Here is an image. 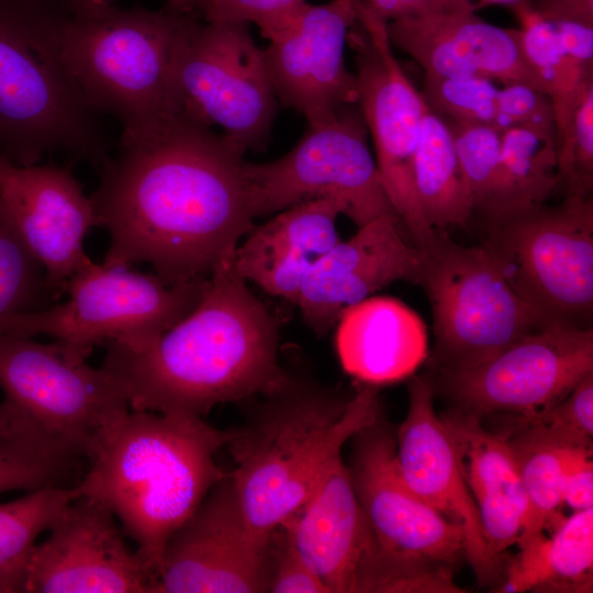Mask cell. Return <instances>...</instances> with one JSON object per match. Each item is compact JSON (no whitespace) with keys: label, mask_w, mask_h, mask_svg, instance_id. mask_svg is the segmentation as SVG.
<instances>
[{"label":"cell","mask_w":593,"mask_h":593,"mask_svg":"<svg viewBox=\"0 0 593 593\" xmlns=\"http://www.w3.org/2000/svg\"><path fill=\"white\" fill-rule=\"evenodd\" d=\"M305 0H165V8L208 23H254L268 41L286 29Z\"/></svg>","instance_id":"obj_38"},{"label":"cell","mask_w":593,"mask_h":593,"mask_svg":"<svg viewBox=\"0 0 593 593\" xmlns=\"http://www.w3.org/2000/svg\"><path fill=\"white\" fill-rule=\"evenodd\" d=\"M48 532L31 553L24 593H156V575L104 505L78 497Z\"/></svg>","instance_id":"obj_18"},{"label":"cell","mask_w":593,"mask_h":593,"mask_svg":"<svg viewBox=\"0 0 593 593\" xmlns=\"http://www.w3.org/2000/svg\"><path fill=\"white\" fill-rule=\"evenodd\" d=\"M564 52L582 68L593 71V25L551 21Z\"/></svg>","instance_id":"obj_43"},{"label":"cell","mask_w":593,"mask_h":593,"mask_svg":"<svg viewBox=\"0 0 593 593\" xmlns=\"http://www.w3.org/2000/svg\"><path fill=\"white\" fill-rule=\"evenodd\" d=\"M346 210L340 198L323 197L275 213L238 244L235 271L267 294L296 305L307 273L340 240L336 221Z\"/></svg>","instance_id":"obj_24"},{"label":"cell","mask_w":593,"mask_h":593,"mask_svg":"<svg viewBox=\"0 0 593 593\" xmlns=\"http://www.w3.org/2000/svg\"><path fill=\"white\" fill-rule=\"evenodd\" d=\"M89 355L56 340L41 344L0 331L4 400L38 429L86 459L101 430L128 411L122 387Z\"/></svg>","instance_id":"obj_12"},{"label":"cell","mask_w":593,"mask_h":593,"mask_svg":"<svg viewBox=\"0 0 593 593\" xmlns=\"http://www.w3.org/2000/svg\"><path fill=\"white\" fill-rule=\"evenodd\" d=\"M456 153L473 203V214L483 217L503 206L501 163L502 131L489 125H463L447 122Z\"/></svg>","instance_id":"obj_35"},{"label":"cell","mask_w":593,"mask_h":593,"mask_svg":"<svg viewBox=\"0 0 593 593\" xmlns=\"http://www.w3.org/2000/svg\"><path fill=\"white\" fill-rule=\"evenodd\" d=\"M547 21H569L593 25V0H523Z\"/></svg>","instance_id":"obj_44"},{"label":"cell","mask_w":593,"mask_h":593,"mask_svg":"<svg viewBox=\"0 0 593 593\" xmlns=\"http://www.w3.org/2000/svg\"><path fill=\"white\" fill-rule=\"evenodd\" d=\"M407 390L409 411L395 435L400 471L413 492L462 529L465 558L479 585L500 583L503 562L488 547L451 435L435 411L433 382L414 377Z\"/></svg>","instance_id":"obj_20"},{"label":"cell","mask_w":593,"mask_h":593,"mask_svg":"<svg viewBox=\"0 0 593 593\" xmlns=\"http://www.w3.org/2000/svg\"><path fill=\"white\" fill-rule=\"evenodd\" d=\"M231 435L199 416L127 411L96 438L76 492L113 513L157 579L169 538L230 474L215 455Z\"/></svg>","instance_id":"obj_3"},{"label":"cell","mask_w":593,"mask_h":593,"mask_svg":"<svg viewBox=\"0 0 593 593\" xmlns=\"http://www.w3.org/2000/svg\"><path fill=\"white\" fill-rule=\"evenodd\" d=\"M557 149L558 188H562L564 194L592 195L593 85L584 93Z\"/></svg>","instance_id":"obj_39"},{"label":"cell","mask_w":593,"mask_h":593,"mask_svg":"<svg viewBox=\"0 0 593 593\" xmlns=\"http://www.w3.org/2000/svg\"><path fill=\"white\" fill-rule=\"evenodd\" d=\"M260 396L225 447L245 516L268 536L305 503L343 446L379 418L380 400L376 385L359 382L348 394L291 373Z\"/></svg>","instance_id":"obj_4"},{"label":"cell","mask_w":593,"mask_h":593,"mask_svg":"<svg viewBox=\"0 0 593 593\" xmlns=\"http://www.w3.org/2000/svg\"><path fill=\"white\" fill-rule=\"evenodd\" d=\"M356 1H365V0H356Z\"/></svg>","instance_id":"obj_50"},{"label":"cell","mask_w":593,"mask_h":593,"mask_svg":"<svg viewBox=\"0 0 593 593\" xmlns=\"http://www.w3.org/2000/svg\"><path fill=\"white\" fill-rule=\"evenodd\" d=\"M508 443L516 459L528 501V515L518 538L548 532L564 516L562 482L572 448H566L519 433H499Z\"/></svg>","instance_id":"obj_33"},{"label":"cell","mask_w":593,"mask_h":593,"mask_svg":"<svg viewBox=\"0 0 593 593\" xmlns=\"http://www.w3.org/2000/svg\"><path fill=\"white\" fill-rule=\"evenodd\" d=\"M268 561V592L328 593L281 525L269 534Z\"/></svg>","instance_id":"obj_40"},{"label":"cell","mask_w":593,"mask_h":593,"mask_svg":"<svg viewBox=\"0 0 593 593\" xmlns=\"http://www.w3.org/2000/svg\"><path fill=\"white\" fill-rule=\"evenodd\" d=\"M501 163L504 199L500 211L546 202L558 189L556 132L526 126L502 131Z\"/></svg>","instance_id":"obj_31"},{"label":"cell","mask_w":593,"mask_h":593,"mask_svg":"<svg viewBox=\"0 0 593 593\" xmlns=\"http://www.w3.org/2000/svg\"><path fill=\"white\" fill-rule=\"evenodd\" d=\"M593 373V328L544 327L474 367L437 370L434 388L452 409L483 416L528 415L564 398Z\"/></svg>","instance_id":"obj_15"},{"label":"cell","mask_w":593,"mask_h":593,"mask_svg":"<svg viewBox=\"0 0 593 593\" xmlns=\"http://www.w3.org/2000/svg\"><path fill=\"white\" fill-rule=\"evenodd\" d=\"M57 300L43 264L0 200V317L42 311Z\"/></svg>","instance_id":"obj_34"},{"label":"cell","mask_w":593,"mask_h":593,"mask_svg":"<svg viewBox=\"0 0 593 593\" xmlns=\"http://www.w3.org/2000/svg\"><path fill=\"white\" fill-rule=\"evenodd\" d=\"M76 499L75 486L54 485L0 504V593H24L26 568L36 538Z\"/></svg>","instance_id":"obj_30"},{"label":"cell","mask_w":593,"mask_h":593,"mask_svg":"<svg viewBox=\"0 0 593 593\" xmlns=\"http://www.w3.org/2000/svg\"><path fill=\"white\" fill-rule=\"evenodd\" d=\"M447 9L471 10L469 0H445Z\"/></svg>","instance_id":"obj_49"},{"label":"cell","mask_w":593,"mask_h":593,"mask_svg":"<svg viewBox=\"0 0 593 593\" xmlns=\"http://www.w3.org/2000/svg\"><path fill=\"white\" fill-rule=\"evenodd\" d=\"M511 415L513 426L503 433H519L566 448L592 450L593 373L550 406L528 415Z\"/></svg>","instance_id":"obj_36"},{"label":"cell","mask_w":593,"mask_h":593,"mask_svg":"<svg viewBox=\"0 0 593 593\" xmlns=\"http://www.w3.org/2000/svg\"><path fill=\"white\" fill-rule=\"evenodd\" d=\"M592 450L574 449L564 468L562 482L563 503L573 512L593 507Z\"/></svg>","instance_id":"obj_42"},{"label":"cell","mask_w":593,"mask_h":593,"mask_svg":"<svg viewBox=\"0 0 593 593\" xmlns=\"http://www.w3.org/2000/svg\"><path fill=\"white\" fill-rule=\"evenodd\" d=\"M335 346L346 373L384 385L411 377L428 357L419 315L391 296H369L347 307L336 323Z\"/></svg>","instance_id":"obj_26"},{"label":"cell","mask_w":593,"mask_h":593,"mask_svg":"<svg viewBox=\"0 0 593 593\" xmlns=\"http://www.w3.org/2000/svg\"><path fill=\"white\" fill-rule=\"evenodd\" d=\"M522 0H469L470 8L472 11H477L483 7L492 5V4H502V5H508L512 7L516 3H518Z\"/></svg>","instance_id":"obj_48"},{"label":"cell","mask_w":593,"mask_h":593,"mask_svg":"<svg viewBox=\"0 0 593 593\" xmlns=\"http://www.w3.org/2000/svg\"><path fill=\"white\" fill-rule=\"evenodd\" d=\"M25 421V417L9 402L3 400L0 403V436L10 434Z\"/></svg>","instance_id":"obj_46"},{"label":"cell","mask_w":593,"mask_h":593,"mask_svg":"<svg viewBox=\"0 0 593 593\" xmlns=\"http://www.w3.org/2000/svg\"><path fill=\"white\" fill-rule=\"evenodd\" d=\"M246 282L225 264L205 280L195 309L153 345H105L102 368L122 387L128 407L202 417L287 381L279 322Z\"/></svg>","instance_id":"obj_2"},{"label":"cell","mask_w":593,"mask_h":593,"mask_svg":"<svg viewBox=\"0 0 593 593\" xmlns=\"http://www.w3.org/2000/svg\"><path fill=\"white\" fill-rule=\"evenodd\" d=\"M356 20V0L306 3L264 49L277 99L307 124L324 123L358 102L356 76L345 61V44Z\"/></svg>","instance_id":"obj_19"},{"label":"cell","mask_w":593,"mask_h":593,"mask_svg":"<svg viewBox=\"0 0 593 593\" xmlns=\"http://www.w3.org/2000/svg\"><path fill=\"white\" fill-rule=\"evenodd\" d=\"M423 82L426 104L445 121L497 128L499 87L493 80L424 74Z\"/></svg>","instance_id":"obj_37"},{"label":"cell","mask_w":593,"mask_h":593,"mask_svg":"<svg viewBox=\"0 0 593 593\" xmlns=\"http://www.w3.org/2000/svg\"><path fill=\"white\" fill-rule=\"evenodd\" d=\"M206 279L167 284L154 273L90 261L67 281V301L2 316L0 331L48 335L88 355L109 343L142 350L195 309Z\"/></svg>","instance_id":"obj_9"},{"label":"cell","mask_w":593,"mask_h":593,"mask_svg":"<svg viewBox=\"0 0 593 593\" xmlns=\"http://www.w3.org/2000/svg\"><path fill=\"white\" fill-rule=\"evenodd\" d=\"M513 126L556 132L549 97L524 83L502 85L497 92V128L504 131Z\"/></svg>","instance_id":"obj_41"},{"label":"cell","mask_w":593,"mask_h":593,"mask_svg":"<svg viewBox=\"0 0 593 593\" xmlns=\"http://www.w3.org/2000/svg\"><path fill=\"white\" fill-rule=\"evenodd\" d=\"M404 230L395 213L380 215L340 239L311 269L296 306L315 335L325 336L347 307L376 291L396 281L417 282L421 253Z\"/></svg>","instance_id":"obj_22"},{"label":"cell","mask_w":593,"mask_h":593,"mask_svg":"<svg viewBox=\"0 0 593 593\" xmlns=\"http://www.w3.org/2000/svg\"><path fill=\"white\" fill-rule=\"evenodd\" d=\"M71 13L112 5L114 0H54Z\"/></svg>","instance_id":"obj_47"},{"label":"cell","mask_w":593,"mask_h":593,"mask_svg":"<svg viewBox=\"0 0 593 593\" xmlns=\"http://www.w3.org/2000/svg\"><path fill=\"white\" fill-rule=\"evenodd\" d=\"M440 417L451 435L488 547L503 562V552L517 544L528 515L513 450L502 435L483 428L474 415L451 409Z\"/></svg>","instance_id":"obj_25"},{"label":"cell","mask_w":593,"mask_h":593,"mask_svg":"<svg viewBox=\"0 0 593 593\" xmlns=\"http://www.w3.org/2000/svg\"><path fill=\"white\" fill-rule=\"evenodd\" d=\"M328 593H463L452 568L385 549L359 504L339 457L305 503L282 524Z\"/></svg>","instance_id":"obj_10"},{"label":"cell","mask_w":593,"mask_h":593,"mask_svg":"<svg viewBox=\"0 0 593 593\" xmlns=\"http://www.w3.org/2000/svg\"><path fill=\"white\" fill-rule=\"evenodd\" d=\"M348 38L355 52L358 104L370 133L377 168L392 208L419 248L432 236L414 179L415 154L426 102L395 58L387 20L356 1Z\"/></svg>","instance_id":"obj_14"},{"label":"cell","mask_w":593,"mask_h":593,"mask_svg":"<svg viewBox=\"0 0 593 593\" xmlns=\"http://www.w3.org/2000/svg\"><path fill=\"white\" fill-rule=\"evenodd\" d=\"M393 47L414 59L425 75L482 77L502 85L545 88L529 63L519 29L493 25L472 10H438L387 22Z\"/></svg>","instance_id":"obj_23"},{"label":"cell","mask_w":593,"mask_h":593,"mask_svg":"<svg viewBox=\"0 0 593 593\" xmlns=\"http://www.w3.org/2000/svg\"><path fill=\"white\" fill-rule=\"evenodd\" d=\"M82 458L26 421L0 436V493L64 485Z\"/></svg>","instance_id":"obj_32"},{"label":"cell","mask_w":593,"mask_h":593,"mask_svg":"<svg viewBox=\"0 0 593 593\" xmlns=\"http://www.w3.org/2000/svg\"><path fill=\"white\" fill-rule=\"evenodd\" d=\"M550 534L517 541L497 592L589 593L593 589V507L573 512Z\"/></svg>","instance_id":"obj_27"},{"label":"cell","mask_w":593,"mask_h":593,"mask_svg":"<svg viewBox=\"0 0 593 593\" xmlns=\"http://www.w3.org/2000/svg\"><path fill=\"white\" fill-rule=\"evenodd\" d=\"M268 539L249 525L230 472L167 541L156 593L268 592Z\"/></svg>","instance_id":"obj_16"},{"label":"cell","mask_w":593,"mask_h":593,"mask_svg":"<svg viewBox=\"0 0 593 593\" xmlns=\"http://www.w3.org/2000/svg\"><path fill=\"white\" fill-rule=\"evenodd\" d=\"M70 15L54 0H0V156L15 165L59 153L99 171L111 157L65 58Z\"/></svg>","instance_id":"obj_5"},{"label":"cell","mask_w":593,"mask_h":593,"mask_svg":"<svg viewBox=\"0 0 593 593\" xmlns=\"http://www.w3.org/2000/svg\"><path fill=\"white\" fill-rule=\"evenodd\" d=\"M350 440L355 493L382 546L404 559L454 568L465 558L463 532L409 486L393 430L378 418Z\"/></svg>","instance_id":"obj_17"},{"label":"cell","mask_w":593,"mask_h":593,"mask_svg":"<svg viewBox=\"0 0 593 593\" xmlns=\"http://www.w3.org/2000/svg\"><path fill=\"white\" fill-rule=\"evenodd\" d=\"M418 202L432 228L465 225L473 203L446 121L426 104L414 161Z\"/></svg>","instance_id":"obj_28"},{"label":"cell","mask_w":593,"mask_h":593,"mask_svg":"<svg viewBox=\"0 0 593 593\" xmlns=\"http://www.w3.org/2000/svg\"><path fill=\"white\" fill-rule=\"evenodd\" d=\"M362 2L387 21L446 8L445 0H365Z\"/></svg>","instance_id":"obj_45"},{"label":"cell","mask_w":593,"mask_h":593,"mask_svg":"<svg viewBox=\"0 0 593 593\" xmlns=\"http://www.w3.org/2000/svg\"><path fill=\"white\" fill-rule=\"evenodd\" d=\"M417 279L430 305L436 370H460L494 357L546 326L510 288L482 245L436 230L418 248Z\"/></svg>","instance_id":"obj_8"},{"label":"cell","mask_w":593,"mask_h":593,"mask_svg":"<svg viewBox=\"0 0 593 593\" xmlns=\"http://www.w3.org/2000/svg\"><path fill=\"white\" fill-rule=\"evenodd\" d=\"M174 85L186 112L243 150L267 146L278 99L249 24L193 18L176 49Z\"/></svg>","instance_id":"obj_11"},{"label":"cell","mask_w":593,"mask_h":593,"mask_svg":"<svg viewBox=\"0 0 593 593\" xmlns=\"http://www.w3.org/2000/svg\"><path fill=\"white\" fill-rule=\"evenodd\" d=\"M511 8L521 23L524 52L551 101L558 144L593 85V71L582 68L564 52L551 21L535 14L523 0Z\"/></svg>","instance_id":"obj_29"},{"label":"cell","mask_w":593,"mask_h":593,"mask_svg":"<svg viewBox=\"0 0 593 593\" xmlns=\"http://www.w3.org/2000/svg\"><path fill=\"white\" fill-rule=\"evenodd\" d=\"M481 244L515 294L546 325L593 328V200L564 194L484 217Z\"/></svg>","instance_id":"obj_7"},{"label":"cell","mask_w":593,"mask_h":593,"mask_svg":"<svg viewBox=\"0 0 593 593\" xmlns=\"http://www.w3.org/2000/svg\"><path fill=\"white\" fill-rule=\"evenodd\" d=\"M245 153L183 109L120 139L90 194L94 226L110 235L102 265L148 264L180 284L233 262L256 219Z\"/></svg>","instance_id":"obj_1"},{"label":"cell","mask_w":593,"mask_h":593,"mask_svg":"<svg viewBox=\"0 0 593 593\" xmlns=\"http://www.w3.org/2000/svg\"><path fill=\"white\" fill-rule=\"evenodd\" d=\"M361 111L342 108L331 120L307 124L298 144L282 157L245 161L256 217L272 215L303 201L338 197L357 227L395 213L367 142Z\"/></svg>","instance_id":"obj_13"},{"label":"cell","mask_w":593,"mask_h":593,"mask_svg":"<svg viewBox=\"0 0 593 593\" xmlns=\"http://www.w3.org/2000/svg\"><path fill=\"white\" fill-rule=\"evenodd\" d=\"M0 200L59 299L67 281L91 261L83 250L85 236L94 226L90 195L68 168L20 166L0 156Z\"/></svg>","instance_id":"obj_21"},{"label":"cell","mask_w":593,"mask_h":593,"mask_svg":"<svg viewBox=\"0 0 593 593\" xmlns=\"http://www.w3.org/2000/svg\"><path fill=\"white\" fill-rule=\"evenodd\" d=\"M193 18L167 8L113 4L71 13L66 61L90 108L121 123L120 139L145 134L182 109L174 60Z\"/></svg>","instance_id":"obj_6"}]
</instances>
